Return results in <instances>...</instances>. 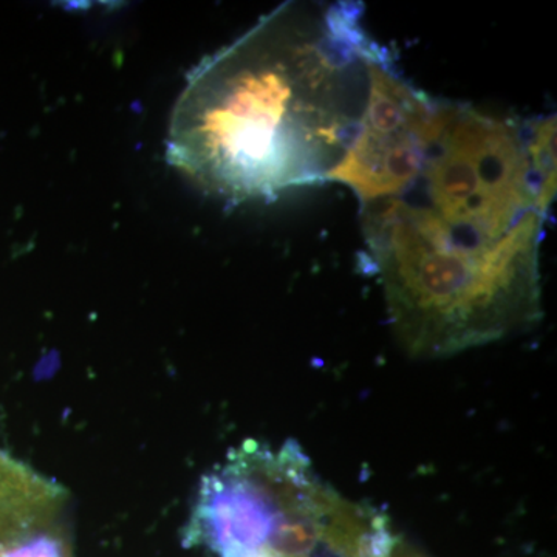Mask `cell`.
Instances as JSON below:
<instances>
[{"label": "cell", "mask_w": 557, "mask_h": 557, "mask_svg": "<svg viewBox=\"0 0 557 557\" xmlns=\"http://www.w3.org/2000/svg\"><path fill=\"white\" fill-rule=\"evenodd\" d=\"M547 218L531 215L485 247L435 244L388 226L364 230L403 348L416 358H445L536 324Z\"/></svg>", "instance_id": "obj_2"}, {"label": "cell", "mask_w": 557, "mask_h": 557, "mask_svg": "<svg viewBox=\"0 0 557 557\" xmlns=\"http://www.w3.org/2000/svg\"><path fill=\"white\" fill-rule=\"evenodd\" d=\"M442 100L403 76L381 46L370 65L368 104L357 137L330 180L357 194L361 208L395 199L416 177L437 127Z\"/></svg>", "instance_id": "obj_4"}, {"label": "cell", "mask_w": 557, "mask_h": 557, "mask_svg": "<svg viewBox=\"0 0 557 557\" xmlns=\"http://www.w3.org/2000/svg\"><path fill=\"white\" fill-rule=\"evenodd\" d=\"M0 557H69L65 542L49 531H28L0 544Z\"/></svg>", "instance_id": "obj_5"}, {"label": "cell", "mask_w": 557, "mask_h": 557, "mask_svg": "<svg viewBox=\"0 0 557 557\" xmlns=\"http://www.w3.org/2000/svg\"><path fill=\"white\" fill-rule=\"evenodd\" d=\"M556 196V119L520 121L442 101L438 123L408 188L361 208L445 244H497Z\"/></svg>", "instance_id": "obj_3"}, {"label": "cell", "mask_w": 557, "mask_h": 557, "mask_svg": "<svg viewBox=\"0 0 557 557\" xmlns=\"http://www.w3.org/2000/svg\"><path fill=\"white\" fill-rule=\"evenodd\" d=\"M358 2H287L193 69L166 160L223 199L329 182L357 137L381 46Z\"/></svg>", "instance_id": "obj_1"}, {"label": "cell", "mask_w": 557, "mask_h": 557, "mask_svg": "<svg viewBox=\"0 0 557 557\" xmlns=\"http://www.w3.org/2000/svg\"><path fill=\"white\" fill-rule=\"evenodd\" d=\"M381 557H424L421 555H418V553L412 552V549L401 547V545L398 544V541L394 542V545H392L391 548H388V552L386 555Z\"/></svg>", "instance_id": "obj_6"}]
</instances>
